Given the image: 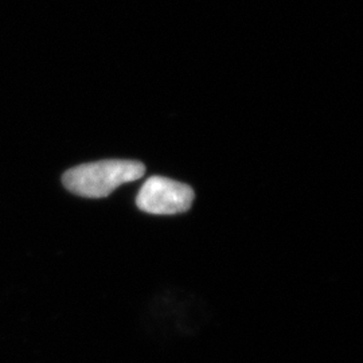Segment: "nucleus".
<instances>
[{"label":"nucleus","instance_id":"nucleus-2","mask_svg":"<svg viewBox=\"0 0 363 363\" xmlns=\"http://www.w3.org/2000/svg\"><path fill=\"white\" fill-rule=\"evenodd\" d=\"M194 190L181 182L152 177L144 183L136 198V205L144 213L154 216H174L190 210Z\"/></svg>","mask_w":363,"mask_h":363},{"label":"nucleus","instance_id":"nucleus-1","mask_svg":"<svg viewBox=\"0 0 363 363\" xmlns=\"http://www.w3.org/2000/svg\"><path fill=\"white\" fill-rule=\"evenodd\" d=\"M145 167L135 160H101L66 171L62 181L73 194L105 198L118 186L143 178Z\"/></svg>","mask_w":363,"mask_h":363}]
</instances>
